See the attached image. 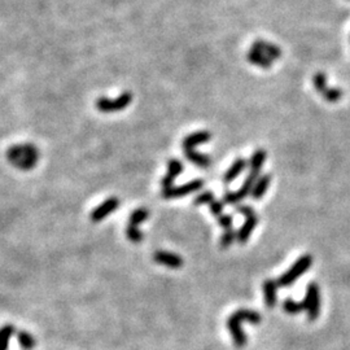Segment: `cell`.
I'll use <instances>...</instances> for the list:
<instances>
[{"label": "cell", "mask_w": 350, "mask_h": 350, "mask_svg": "<svg viewBox=\"0 0 350 350\" xmlns=\"http://www.w3.org/2000/svg\"><path fill=\"white\" fill-rule=\"evenodd\" d=\"M261 315L255 310H248V309H240L235 311L232 315L227 319V328L230 331L232 340L237 347H242L246 344V335L244 329L241 328L242 322H249L252 324L261 323Z\"/></svg>", "instance_id": "6da1fadb"}, {"label": "cell", "mask_w": 350, "mask_h": 350, "mask_svg": "<svg viewBox=\"0 0 350 350\" xmlns=\"http://www.w3.org/2000/svg\"><path fill=\"white\" fill-rule=\"evenodd\" d=\"M39 153L35 147L24 144V145H15L9 149L8 160L11 164L21 170H29L34 168L38 161Z\"/></svg>", "instance_id": "7a4b0ae2"}, {"label": "cell", "mask_w": 350, "mask_h": 350, "mask_svg": "<svg viewBox=\"0 0 350 350\" xmlns=\"http://www.w3.org/2000/svg\"><path fill=\"white\" fill-rule=\"evenodd\" d=\"M311 264H313V257L310 255H304L298 258V260L292 265L287 272H284L280 278L278 279V285L281 288H288L293 284L294 281L299 278V276L305 274L309 269H310Z\"/></svg>", "instance_id": "3957f363"}, {"label": "cell", "mask_w": 350, "mask_h": 350, "mask_svg": "<svg viewBox=\"0 0 350 350\" xmlns=\"http://www.w3.org/2000/svg\"><path fill=\"white\" fill-rule=\"evenodd\" d=\"M258 178H260V171H249L245 182L242 183V186L237 191H228L223 194V203L227 205H236L239 201L244 200L248 194H252Z\"/></svg>", "instance_id": "277c9868"}, {"label": "cell", "mask_w": 350, "mask_h": 350, "mask_svg": "<svg viewBox=\"0 0 350 350\" xmlns=\"http://www.w3.org/2000/svg\"><path fill=\"white\" fill-rule=\"evenodd\" d=\"M305 310L308 311L309 320H317L320 313V292L317 283H310L306 289V297L304 301Z\"/></svg>", "instance_id": "5b68a950"}, {"label": "cell", "mask_w": 350, "mask_h": 350, "mask_svg": "<svg viewBox=\"0 0 350 350\" xmlns=\"http://www.w3.org/2000/svg\"><path fill=\"white\" fill-rule=\"evenodd\" d=\"M313 84L315 90L323 96L324 100L328 103H337L342 97V91L338 88H331L327 84V75L324 73H317L313 77Z\"/></svg>", "instance_id": "8992f818"}, {"label": "cell", "mask_w": 350, "mask_h": 350, "mask_svg": "<svg viewBox=\"0 0 350 350\" xmlns=\"http://www.w3.org/2000/svg\"><path fill=\"white\" fill-rule=\"evenodd\" d=\"M148 218V212L145 209H136L131 216H130L129 226H127V237H129L131 241L139 242L143 240V233L139 230V225L141 222L145 221Z\"/></svg>", "instance_id": "52a82bcc"}, {"label": "cell", "mask_w": 350, "mask_h": 350, "mask_svg": "<svg viewBox=\"0 0 350 350\" xmlns=\"http://www.w3.org/2000/svg\"><path fill=\"white\" fill-rule=\"evenodd\" d=\"M203 187H204L203 179H194L192 180V182H188L186 183V184H183V186L171 187V188L164 189V191H162V197L164 198L184 197V196H187V194L200 191Z\"/></svg>", "instance_id": "ba28073f"}, {"label": "cell", "mask_w": 350, "mask_h": 350, "mask_svg": "<svg viewBox=\"0 0 350 350\" xmlns=\"http://www.w3.org/2000/svg\"><path fill=\"white\" fill-rule=\"evenodd\" d=\"M131 103V93H123L121 95L120 97L117 99H105V97H102V99L97 100L96 105H97V109L100 112H104V113H112V112H118L125 109L127 105Z\"/></svg>", "instance_id": "9c48e42d"}, {"label": "cell", "mask_w": 350, "mask_h": 350, "mask_svg": "<svg viewBox=\"0 0 350 350\" xmlns=\"http://www.w3.org/2000/svg\"><path fill=\"white\" fill-rule=\"evenodd\" d=\"M153 260L157 264L169 267V269H179V267L183 266V258L180 256L175 255V253H171V252H156L155 256H153Z\"/></svg>", "instance_id": "30bf717a"}, {"label": "cell", "mask_w": 350, "mask_h": 350, "mask_svg": "<svg viewBox=\"0 0 350 350\" xmlns=\"http://www.w3.org/2000/svg\"><path fill=\"white\" fill-rule=\"evenodd\" d=\"M118 207H120L118 198H108V200H105L102 205H99L96 209L92 210V213H91V219H92V222L103 221V219L107 218V217Z\"/></svg>", "instance_id": "8fae6325"}, {"label": "cell", "mask_w": 350, "mask_h": 350, "mask_svg": "<svg viewBox=\"0 0 350 350\" xmlns=\"http://www.w3.org/2000/svg\"><path fill=\"white\" fill-rule=\"evenodd\" d=\"M183 171V164L179 160L171 159L168 164V173L162 178V187L164 189H168L173 187L174 180L179 177Z\"/></svg>", "instance_id": "7c38bea8"}, {"label": "cell", "mask_w": 350, "mask_h": 350, "mask_svg": "<svg viewBox=\"0 0 350 350\" xmlns=\"http://www.w3.org/2000/svg\"><path fill=\"white\" fill-rule=\"evenodd\" d=\"M253 49H257L261 54H264L265 56H267L269 59H271L272 61L278 60L281 56V49L276 44H272V43L266 42V40H256L253 44H252Z\"/></svg>", "instance_id": "4fadbf2b"}, {"label": "cell", "mask_w": 350, "mask_h": 350, "mask_svg": "<svg viewBox=\"0 0 350 350\" xmlns=\"http://www.w3.org/2000/svg\"><path fill=\"white\" fill-rule=\"evenodd\" d=\"M212 138V134L208 131H197L193 132V134L188 135L183 140V149H194L196 145H200V144L208 143Z\"/></svg>", "instance_id": "5bb4252c"}, {"label": "cell", "mask_w": 350, "mask_h": 350, "mask_svg": "<svg viewBox=\"0 0 350 350\" xmlns=\"http://www.w3.org/2000/svg\"><path fill=\"white\" fill-rule=\"evenodd\" d=\"M278 281L272 280V279H267L264 281V293H265V303L269 309H274L278 301V296H276V290H278Z\"/></svg>", "instance_id": "9a60e30c"}, {"label": "cell", "mask_w": 350, "mask_h": 350, "mask_svg": "<svg viewBox=\"0 0 350 350\" xmlns=\"http://www.w3.org/2000/svg\"><path fill=\"white\" fill-rule=\"evenodd\" d=\"M257 223H258L257 216L249 217V218L245 219V223H244V225L240 227V230L237 231V241H239V244H241L242 245V244H245V242L248 241L252 232L255 231Z\"/></svg>", "instance_id": "2e32d148"}, {"label": "cell", "mask_w": 350, "mask_h": 350, "mask_svg": "<svg viewBox=\"0 0 350 350\" xmlns=\"http://www.w3.org/2000/svg\"><path fill=\"white\" fill-rule=\"evenodd\" d=\"M246 166H248V162H246L245 159L235 160V162L231 165V168L226 171L225 177H223V182H225L226 184H228V183L232 182L233 179H236L240 174L245 170Z\"/></svg>", "instance_id": "e0dca14e"}, {"label": "cell", "mask_w": 350, "mask_h": 350, "mask_svg": "<svg viewBox=\"0 0 350 350\" xmlns=\"http://www.w3.org/2000/svg\"><path fill=\"white\" fill-rule=\"evenodd\" d=\"M246 59H248L249 63L258 66V68H261V69H270L272 65L271 59L265 56L264 54H261V52L257 51V49H253V48H251V51L248 52Z\"/></svg>", "instance_id": "ac0fdd59"}, {"label": "cell", "mask_w": 350, "mask_h": 350, "mask_svg": "<svg viewBox=\"0 0 350 350\" xmlns=\"http://www.w3.org/2000/svg\"><path fill=\"white\" fill-rule=\"evenodd\" d=\"M270 182H271V175L270 174H262L258 180L256 182L255 187H253V191H252V197L255 200H260L265 196L267 188L270 186Z\"/></svg>", "instance_id": "d6986e66"}, {"label": "cell", "mask_w": 350, "mask_h": 350, "mask_svg": "<svg viewBox=\"0 0 350 350\" xmlns=\"http://www.w3.org/2000/svg\"><path fill=\"white\" fill-rule=\"evenodd\" d=\"M184 155H186V157L192 164L197 165L200 168H208L210 165V159L207 155L196 152L194 149H186L184 151Z\"/></svg>", "instance_id": "ffe728a7"}, {"label": "cell", "mask_w": 350, "mask_h": 350, "mask_svg": "<svg viewBox=\"0 0 350 350\" xmlns=\"http://www.w3.org/2000/svg\"><path fill=\"white\" fill-rule=\"evenodd\" d=\"M266 151L265 149H257L251 157L249 161V168L251 171H261V169L264 168L265 161H266Z\"/></svg>", "instance_id": "44dd1931"}, {"label": "cell", "mask_w": 350, "mask_h": 350, "mask_svg": "<svg viewBox=\"0 0 350 350\" xmlns=\"http://www.w3.org/2000/svg\"><path fill=\"white\" fill-rule=\"evenodd\" d=\"M15 332L16 328L12 324H6V326L0 328V350L8 349L9 340H11Z\"/></svg>", "instance_id": "7402d4cb"}, {"label": "cell", "mask_w": 350, "mask_h": 350, "mask_svg": "<svg viewBox=\"0 0 350 350\" xmlns=\"http://www.w3.org/2000/svg\"><path fill=\"white\" fill-rule=\"evenodd\" d=\"M17 338H18V344H20V346H21L24 350H33L34 346L36 345L35 338L33 337L31 333L26 332V331L18 332Z\"/></svg>", "instance_id": "603a6c76"}, {"label": "cell", "mask_w": 350, "mask_h": 350, "mask_svg": "<svg viewBox=\"0 0 350 350\" xmlns=\"http://www.w3.org/2000/svg\"><path fill=\"white\" fill-rule=\"evenodd\" d=\"M283 310H284L287 314L296 315L299 314L301 311L305 310V305H304V301L303 303H297V301H293L292 298H287L284 299V303H283Z\"/></svg>", "instance_id": "cb8c5ba5"}, {"label": "cell", "mask_w": 350, "mask_h": 350, "mask_svg": "<svg viewBox=\"0 0 350 350\" xmlns=\"http://www.w3.org/2000/svg\"><path fill=\"white\" fill-rule=\"evenodd\" d=\"M235 240H237V232H235V231L231 228V230L225 231V233L221 236V240H219V246H221L222 249L230 248Z\"/></svg>", "instance_id": "d4e9b609"}, {"label": "cell", "mask_w": 350, "mask_h": 350, "mask_svg": "<svg viewBox=\"0 0 350 350\" xmlns=\"http://www.w3.org/2000/svg\"><path fill=\"white\" fill-rule=\"evenodd\" d=\"M214 200H216V198H214V193H213L212 191H205L194 198L193 204L196 207H198V205H209V204L213 203Z\"/></svg>", "instance_id": "484cf974"}, {"label": "cell", "mask_w": 350, "mask_h": 350, "mask_svg": "<svg viewBox=\"0 0 350 350\" xmlns=\"http://www.w3.org/2000/svg\"><path fill=\"white\" fill-rule=\"evenodd\" d=\"M232 222H233V218L232 216H230V214H222V216L218 218V225L221 226V227L225 231L231 230V228H232Z\"/></svg>", "instance_id": "4316f807"}, {"label": "cell", "mask_w": 350, "mask_h": 350, "mask_svg": "<svg viewBox=\"0 0 350 350\" xmlns=\"http://www.w3.org/2000/svg\"><path fill=\"white\" fill-rule=\"evenodd\" d=\"M209 208L213 216H216L217 218H219V217L223 214V208H225V205H223V203H221V201L214 200L213 203L209 204Z\"/></svg>", "instance_id": "83f0119b"}, {"label": "cell", "mask_w": 350, "mask_h": 350, "mask_svg": "<svg viewBox=\"0 0 350 350\" xmlns=\"http://www.w3.org/2000/svg\"><path fill=\"white\" fill-rule=\"evenodd\" d=\"M237 213H240V214H242V216L245 217V218H249V217H253L256 216L255 209L251 207H248V205H241V207H237Z\"/></svg>", "instance_id": "f1b7e54d"}]
</instances>
